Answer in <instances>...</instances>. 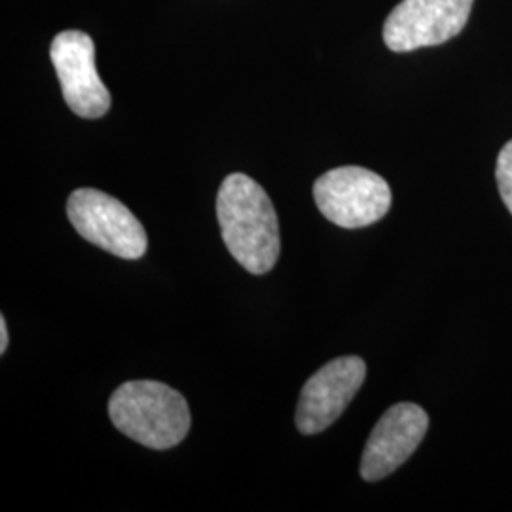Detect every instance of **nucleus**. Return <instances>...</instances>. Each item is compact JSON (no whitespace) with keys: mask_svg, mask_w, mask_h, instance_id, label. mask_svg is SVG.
<instances>
[{"mask_svg":"<svg viewBox=\"0 0 512 512\" xmlns=\"http://www.w3.org/2000/svg\"><path fill=\"white\" fill-rule=\"evenodd\" d=\"M222 239L249 274H268L281 253L279 222L266 190L243 173L228 175L217 196Z\"/></svg>","mask_w":512,"mask_h":512,"instance_id":"1","label":"nucleus"},{"mask_svg":"<svg viewBox=\"0 0 512 512\" xmlns=\"http://www.w3.org/2000/svg\"><path fill=\"white\" fill-rule=\"evenodd\" d=\"M114 427L147 448L169 450L190 431V408L179 391L152 380L120 385L109 401Z\"/></svg>","mask_w":512,"mask_h":512,"instance_id":"2","label":"nucleus"},{"mask_svg":"<svg viewBox=\"0 0 512 512\" xmlns=\"http://www.w3.org/2000/svg\"><path fill=\"white\" fill-rule=\"evenodd\" d=\"M313 198L325 219L340 228H365L391 209V188L378 173L346 165L330 169L313 184Z\"/></svg>","mask_w":512,"mask_h":512,"instance_id":"3","label":"nucleus"},{"mask_svg":"<svg viewBox=\"0 0 512 512\" xmlns=\"http://www.w3.org/2000/svg\"><path fill=\"white\" fill-rule=\"evenodd\" d=\"M67 215L82 238L110 255L137 260L147 253L143 224L124 203L101 190H74L67 202Z\"/></svg>","mask_w":512,"mask_h":512,"instance_id":"4","label":"nucleus"},{"mask_svg":"<svg viewBox=\"0 0 512 512\" xmlns=\"http://www.w3.org/2000/svg\"><path fill=\"white\" fill-rule=\"evenodd\" d=\"M473 0H403L384 23V42L391 52H414L458 37L467 25Z\"/></svg>","mask_w":512,"mask_h":512,"instance_id":"5","label":"nucleus"},{"mask_svg":"<svg viewBox=\"0 0 512 512\" xmlns=\"http://www.w3.org/2000/svg\"><path fill=\"white\" fill-rule=\"evenodd\" d=\"M50 57L63 99L76 116L95 120L110 109V93L95 67V46L82 31H61L52 40Z\"/></svg>","mask_w":512,"mask_h":512,"instance_id":"6","label":"nucleus"},{"mask_svg":"<svg viewBox=\"0 0 512 512\" xmlns=\"http://www.w3.org/2000/svg\"><path fill=\"white\" fill-rule=\"evenodd\" d=\"M365 361L357 355L338 357L319 368L302 387L296 406V427L317 435L338 420L365 382Z\"/></svg>","mask_w":512,"mask_h":512,"instance_id":"7","label":"nucleus"},{"mask_svg":"<svg viewBox=\"0 0 512 512\" xmlns=\"http://www.w3.org/2000/svg\"><path fill=\"white\" fill-rule=\"evenodd\" d=\"M427 429L429 416L418 404L391 406L368 437L361 476L366 482H378L395 473L418 450Z\"/></svg>","mask_w":512,"mask_h":512,"instance_id":"8","label":"nucleus"},{"mask_svg":"<svg viewBox=\"0 0 512 512\" xmlns=\"http://www.w3.org/2000/svg\"><path fill=\"white\" fill-rule=\"evenodd\" d=\"M495 179L499 186V194L512 215V141H509L499 152L497 165H495Z\"/></svg>","mask_w":512,"mask_h":512,"instance_id":"9","label":"nucleus"},{"mask_svg":"<svg viewBox=\"0 0 512 512\" xmlns=\"http://www.w3.org/2000/svg\"><path fill=\"white\" fill-rule=\"evenodd\" d=\"M8 349V325L6 319L0 317V355H4Z\"/></svg>","mask_w":512,"mask_h":512,"instance_id":"10","label":"nucleus"}]
</instances>
